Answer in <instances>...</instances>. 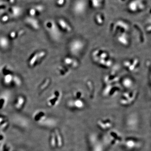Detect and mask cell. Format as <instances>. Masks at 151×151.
Here are the masks:
<instances>
[{
	"label": "cell",
	"mask_w": 151,
	"mask_h": 151,
	"mask_svg": "<svg viewBox=\"0 0 151 151\" xmlns=\"http://www.w3.org/2000/svg\"><path fill=\"white\" fill-rule=\"evenodd\" d=\"M105 145L115 146L122 142L123 137L120 132L116 130H110L102 137Z\"/></svg>",
	"instance_id": "1"
},
{
	"label": "cell",
	"mask_w": 151,
	"mask_h": 151,
	"mask_svg": "<svg viewBox=\"0 0 151 151\" xmlns=\"http://www.w3.org/2000/svg\"><path fill=\"white\" fill-rule=\"evenodd\" d=\"M44 25L49 35L53 40H59L61 37V31L58 26L56 22L52 20H47L45 22Z\"/></svg>",
	"instance_id": "2"
},
{
	"label": "cell",
	"mask_w": 151,
	"mask_h": 151,
	"mask_svg": "<svg viewBox=\"0 0 151 151\" xmlns=\"http://www.w3.org/2000/svg\"><path fill=\"white\" fill-rule=\"evenodd\" d=\"M47 55V52L40 50L34 52L31 55L28 60V65L30 68L35 67L42 62Z\"/></svg>",
	"instance_id": "3"
},
{
	"label": "cell",
	"mask_w": 151,
	"mask_h": 151,
	"mask_svg": "<svg viewBox=\"0 0 151 151\" xmlns=\"http://www.w3.org/2000/svg\"><path fill=\"white\" fill-rule=\"evenodd\" d=\"M123 145L128 151L138 150L142 148L143 142L140 139L134 137H128L123 140Z\"/></svg>",
	"instance_id": "4"
},
{
	"label": "cell",
	"mask_w": 151,
	"mask_h": 151,
	"mask_svg": "<svg viewBox=\"0 0 151 151\" xmlns=\"http://www.w3.org/2000/svg\"><path fill=\"white\" fill-rule=\"evenodd\" d=\"M89 145L92 151H104L105 144L102 138H100L97 134H92L89 137Z\"/></svg>",
	"instance_id": "5"
},
{
	"label": "cell",
	"mask_w": 151,
	"mask_h": 151,
	"mask_svg": "<svg viewBox=\"0 0 151 151\" xmlns=\"http://www.w3.org/2000/svg\"><path fill=\"white\" fill-rule=\"evenodd\" d=\"M147 7L146 0H131L127 6L128 11L132 14L142 12Z\"/></svg>",
	"instance_id": "6"
},
{
	"label": "cell",
	"mask_w": 151,
	"mask_h": 151,
	"mask_svg": "<svg viewBox=\"0 0 151 151\" xmlns=\"http://www.w3.org/2000/svg\"><path fill=\"white\" fill-rule=\"evenodd\" d=\"M84 46L85 43L83 40L76 39L70 42L68 46V49L71 54L74 55H77L83 50Z\"/></svg>",
	"instance_id": "7"
},
{
	"label": "cell",
	"mask_w": 151,
	"mask_h": 151,
	"mask_svg": "<svg viewBox=\"0 0 151 151\" xmlns=\"http://www.w3.org/2000/svg\"><path fill=\"white\" fill-rule=\"evenodd\" d=\"M137 95V92L135 91L124 92L121 96L119 102L121 105L123 106H129L134 102Z\"/></svg>",
	"instance_id": "8"
},
{
	"label": "cell",
	"mask_w": 151,
	"mask_h": 151,
	"mask_svg": "<svg viewBox=\"0 0 151 151\" xmlns=\"http://www.w3.org/2000/svg\"><path fill=\"white\" fill-rule=\"evenodd\" d=\"M62 93L60 90H55L47 98V105L50 108H54L57 106L61 101Z\"/></svg>",
	"instance_id": "9"
},
{
	"label": "cell",
	"mask_w": 151,
	"mask_h": 151,
	"mask_svg": "<svg viewBox=\"0 0 151 151\" xmlns=\"http://www.w3.org/2000/svg\"><path fill=\"white\" fill-rule=\"evenodd\" d=\"M87 7L86 0H75L72 6V10L76 14L80 15L86 12Z\"/></svg>",
	"instance_id": "10"
},
{
	"label": "cell",
	"mask_w": 151,
	"mask_h": 151,
	"mask_svg": "<svg viewBox=\"0 0 151 151\" xmlns=\"http://www.w3.org/2000/svg\"><path fill=\"white\" fill-rule=\"evenodd\" d=\"M97 126L100 130L107 132L113 127V122L110 118H101L97 120Z\"/></svg>",
	"instance_id": "11"
},
{
	"label": "cell",
	"mask_w": 151,
	"mask_h": 151,
	"mask_svg": "<svg viewBox=\"0 0 151 151\" xmlns=\"http://www.w3.org/2000/svg\"><path fill=\"white\" fill-rule=\"evenodd\" d=\"M68 107L73 110H81L85 106V102L83 99H73L68 100L67 103Z\"/></svg>",
	"instance_id": "12"
},
{
	"label": "cell",
	"mask_w": 151,
	"mask_h": 151,
	"mask_svg": "<svg viewBox=\"0 0 151 151\" xmlns=\"http://www.w3.org/2000/svg\"><path fill=\"white\" fill-rule=\"evenodd\" d=\"M123 65L124 67L130 71V72H135L137 70L139 65V60L138 58H135L132 60H126L123 63Z\"/></svg>",
	"instance_id": "13"
},
{
	"label": "cell",
	"mask_w": 151,
	"mask_h": 151,
	"mask_svg": "<svg viewBox=\"0 0 151 151\" xmlns=\"http://www.w3.org/2000/svg\"><path fill=\"white\" fill-rule=\"evenodd\" d=\"M56 23L60 31L65 33H70L72 32V27L65 19H58Z\"/></svg>",
	"instance_id": "14"
},
{
	"label": "cell",
	"mask_w": 151,
	"mask_h": 151,
	"mask_svg": "<svg viewBox=\"0 0 151 151\" xmlns=\"http://www.w3.org/2000/svg\"><path fill=\"white\" fill-rule=\"evenodd\" d=\"M45 10V7L44 6L42 5H37L30 8L28 13L29 17L35 18L41 14Z\"/></svg>",
	"instance_id": "15"
},
{
	"label": "cell",
	"mask_w": 151,
	"mask_h": 151,
	"mask_svg": "<svg viewBox=\"0 0 151 151\" xmlns=\"http://www.w3.org/2000/svg\"><path fill=\"white\" fill-rule=\"evenodd\" d=\"M139 120L136 114H131L127 117L126 120L127 127L131 129H134L138 127Z\"/></svg>",
	"instance_id": "16"
},
{
	"label": "cell",
	"mask_w": 151,
	"mask_h": 151,
	"mask_svg": "<svg viewBox=\"0 0 151 151\" xmlns=\"http://www.w3.org/2000/svg\"><path fill=\"white\" fill-rule=\"evenodd\" d=\"M24 22L28 26L34 30H38L40 28L39 22L35 18L28 17L25 19Z\"/></svg>",
	"instance_id": "17"
},
{
	"label": "cell",
	"mask_w": 151,
	"mask_h": 151,
	"mask_svg": "<svg viewBox=\"0 0 151 151\" xmlns=\"http://www.w3.org/2000/svg\"><path fill=\"white\" fill-rule=\"evenodd\" d=\"M116 29H119V32L122 33H127L129 29V25L127 22L123 20H119L116 22L115 24Z\"/></svg>",
	"instance_id": "18"
},
{
	"label": "cell",
	"mask_w": 151,
	"mask_h": 151,
	"mask_svg": "<svg viewBox=\"0 0 151 151\" xmlns=\"http://www.w3.org/2000/svg\"><path fill=\"white\" fill-rule=\"evenodd\" d=\"M88 4L94 9H100L105 6V0H89Z\"/></svg>",
	"instance_id": "19"
},
{
	"label": "cell",
	"mask_w": 151,
	"mask_h": 151,
	"mask_svg": "<svg viewBox=\"0 0 151 151\" xmlns=\"http://www.w3.org/2000/svg\"><path fill=\"white\" fill-rule=\"evenodd\" d=\"M63 63L69 68H76L78 65V62L76 60L70 57H65L63 59Z\"/></svg>",
	"instance_id": "20"
},
{
	"label": "cell",
	"mask_w": 151,
	"mask_h": 151,
	"mask_svg": "<svg viewBox=\"0 0 151 151\" xmlns=\"http://www.w3.org/2000/svg\"><path fill=\"white\" fill-rule=\"evenodd\" d=\"M117 87H113L112 85H108L103 91V95L105 97H111L119 92Z\"/></svg>",
	"instance_id": "21"
},
{
	"label": "cell",
	"mask_w": 151,
	"mask_h": 151,
	"mask_svg": "<svg viewBox=\"0 0 151 151\" xmlns=\"http://www.w3.org/2000/svg\"><path fill=\"white\" fill-rule=\"evenodd\" d=\"M25 103L26 99L24 96L19 95L16 99L14 106L17 111H21L23 108Z\"/></svg>",
	"instance_id": "22"
},
{
	"label": "cell",
	"mask_w": 151,
	"mask_h": 151,
	"mask_svg": "<svg viewBox=\"0 0 151 151\" xmlns=\"http://www.w3.org/2000/svg\"><path fill=\"white\" fill-rule=\"evenodd\" d=\"M22 12V9L19 6H13L9 9V14L12 17H18L21 14Z\"/></svg>",
	"instance_id": "23"
},
{
	"label": "cell",
	"mask_w": 151,
	"mask_h": 151,
	"mask_svg": "<svg viewBox=\"0 0 151 151\" xmlns=\"http://www.w3.org/2000/svg\"><path fill=\"white\" fill-rule=\"evenodd\" d=\"M25 33L24 29H20L19 30H12L9 33L8 38L10 40H15L19 37L23 35Z\"/></svg>",
	"instance_id": "24"
},
{
	"label": "cell",
	"mask_w": 151,
	"mask_h": 151,
	"mask_svg": "<svg viewBox=\"0 0 151 151\" xmlns=\"http://www.w3.org/2000/svg\"><path fill=\"white\" fill-rule=\"evenodd\" d=\"M10 45V40L5 36H0V48L3 50L8 49Z\"/></svg>",
	"instance_id": "25"
},
{
	"label": "cell",
	"mask_w": 151,
	"mask_h": 151,
	"mask_svg": "<svg viewBox=\"0 0 151 151\" xmlns=\"http://www.w3.org/2000/svg\"><path fill=\"white\" fill-rule=\"evenodd\" d=\"M118 42L124 46H127L129 44V40L127 33H122L119 34L117 38Z\"/></svg>",
	"instance_id": "26"
},
{
	"label": "cell",
	"mask_w": 151,
	"mask_h": 151,
	"mask_svg": "<svg viewBox=\"0 0 151 151\" xmlns=\"http://www.w3.org/2000/svg\"><path fill=\"white\" fill-rule=\"evenodd\" d=\"M57 73L61 76H68L70 73V68L66 65H60L57 68Z\"/></svg>",
	"instance_id": "27"
},
{
	"label": "cell",
	"mask_w": 151,
	"mask_h": 151,
	"mask_svg": "<svg viewBox=\"0 0 151 151\" xmlns=\"http://www.w3.org/2000/svg\"><path fill=\"white\" fill-rule=\"evenodd\" d=\"M56 137L57 147L61 148L63 145V138L60 130L58 129H55L54 130Z\"/></svg>",
	"instance_id": "28"
},
{
	"label": "cell",
	"mask_w": 151,
	"mask_h": 151,
	"mask_svg": "<svg viewBox=\"0 0 151 151\" xmlns=\"http://www.w3.org/2000/svg\"><path fill=\"white\" fill-rule=\"evenodd\" d=\"M46 119V114L43 111H36L33 115V119L36 122H44Z\"/></svg>",
	"instance_id": "29"
},
{
	"label": "cell",
	"mask_w": 151,
	"mask_h": 151,
	"mask_svg": "<svg viewBox=\"0 0 151 151\" xmlns=\"http://www.w3.org/2000/svg\"><path fill=\"white\" fill-rule=\"evenodd\" d=\"M51 80L50 78H46L44 79L39 86L38 90L40 94L43 92L45 90L48 88L51 84Z\"/></svg>",
	"instance_id": "30"
},
{
	"label": "cell",
	"mask_w": 151,
	"mask_h": 151,
	"mask_svg": "<svg viewBox=\"0 0 151 151\" xmlns=\"http://www.w3.org/2000/svg\"><path fill=\"white\" fill-rule=\"evenodd\" d=\"M94 21L98 25H102L105 23V17L104 14L100 12L97 13L94 17Z\"/></svg>",
	"instance_id": "31"
},
{
	"label": "cell",
	"mask_w": 151,
	"mask_h": 151,
	"mask_svg": "<svg viewBox=\"0 0 151 151\" xmlns=\"http://www.w3.org/2000/svg\"><path fill=\"white\" fill-rule=\"evenodd\" d=\"M98 64L104 67L109 68L111 67L113 64V61L111 60L108 58L105 59H100L95 60Z\"/></svg>",
	"instance_id": "32"
},
{
	"label": "cell",
	"mask_w": 151,
	"mask_h": 151,
	"mask_svg": "<svg viewBox=\"0 0 151 151\" xmlns=\"http://www.w3.org/2000/svg\"><path fill=\"white\" fill-rule=\"evenodd\" d=\"M22 84V81L21 78L18 76L14 74L11 86L14 87H19L21 86Z\"/></svg>",
	"instance_id": "33"
},
{
	"label": "cell",
	"mask_w": 151,
	"mask_h": 151,
	"mask_svg": "<svg viewBox=\"0 0 151 151\" xmlns=\"http://www.w3.org/2000/svg\"><path fill=\"white\" fill-rule=\"evenodd\" d=\"M1 73L4 76L8 74H14V71L9 65H4L1 68Z\"/></svg>",
	"instance_id": "34"
},
{
	"label": "cell",
	"mask_w": 151,
	"mask_h": 151,
	"mask_svg": "<svg viewBox=\"0 0 151 151\" xmlns=\"http://www.w3.org/2000/svg\"><path fill=\"white\" fill-rule=\"evenodd\" d=\"M14 74H8L3 76V82L5 85L8 86H11Z\"/></svg>",
	"instance_id": "35"
},
{
	"label": "cell",
	"mask_w": 151,
	"mask_h": 151,
	"mask_svg": "<svg viewBox=\"0 0 151 151\" xmlns=\"http://www.w3.org/2000/svg\"><path fill=\"white\" fill-rule=\"evenodd\" d=\"M122 84L126 89H129L134 85V81L129 77H126L122 81Z\"/></svg>",
	"instance_id": "36"
},
{
	"label": "cell",
	"mask_w": 151,
	"mask_h": 151,
	"mask_svg": "<svg viewBox=\"0 0 151 151\" xmlns=\"http://www.w3.org/2000/svg\"><path fill=\"white\" fill-rule=\"evenodd\" d=\"M119 78L118 76L108 75L105 76V78H104V81H105V83L109 84H112L113 82L118 81Z\"/></svg>",
	"instance_id": "37"
},
{
	"label": "cell",
	"mask_w": 151,
	"mask_h": 151,
	"mask_svg": "<svg viewBox=\"0 0 151 151\" xmlns=\"http://www.w3.org/2000/svg\"><path fill=\"white\" fill-rule=\"evenodd\" d=\"M50 147L52 149H55L57 147V143L56 137L54 131L51 132L50 137Z\"/></svg>",
	"instance_id": "38"
},
{
	"label": "cell",
	"mask_w": 151,
	"mask_h": 151,
	"mask_svg": "<svg viewBox=\"0 0 151 151\" xmlns=\"http://www.w3.org/2000/svg\"><path fill=\"white\" fill-rule=\"evenodd\" d=\"M73 96L74 99H83L84 94L81 90H76L73 92Z\"/></svg>",
	"instance_id": "39"
},
{
	"label": "cell",
	"mask_w": 151,
	"mask_h": 151,
	"mask_svg": "<svg viewBox=\"0 0 151 151\" xmlns=\"http://www.w3.org/2000/svg\"><path fill=\"white\" fill-rule=\"evenodd\" d=\"M10 19L11 17L8 13L3 14L0 17V21L2 23L6 24L10 20Z\"/></svg>",
	"instance_id": "40"
},
{
	"label": "cell",
	"mask_w": 151,
	"mask_h": 151,
	"mask_svg": "<svg viewBox=\"0 0 151 151\" xmlns=\"http://www.w3.org/2000/svg\"><path fill=\"white\" fill-rule=\"evenodd\" d=\"M7 100V97L5 96H2L0 97V110L4 107L6 104Z\"/></svg>",
	"instance_id": "41"
},
{
	"label": "cell",
	"mask_w": 151,
	"mask_h": 151,
	"mask_svg": "<svg viewBox=\"0 0 151 151\" xmlns=\"http://www.w3.org/2000/svg\"><path fill=\"white\" fill-rule=\"evenodd\" d=\"M67 2V0H55V4L58 7H63Z\"/></svg>",
	"instance_id": "42"
},
{
	"label": "cell",
	"mask_w": 151,
	"mask_h": 151,
	"mask_svg": "<svg viewBox=\"0 0 151 151\" xmlns=\"http://www.w3.org/2000/svg\"><path fill=\"white\" fill-rule=\"evenodd\" d=\"M7 8V5L4 3L0 2V11H4Z\"/></svg>",
	"instance_id": "43"
},
{
	"label": "cell",
	"mask_w": 151,
	"mask_h": 151,
	"mask_svg": "<svg viewBox=\"0 0 151 151\" xmlns=\"http://www.w3.org/2000/svg\"><path fill=\"white\" fill-rule=\"evenodd\" d=\"M4 1L8 4H14L16 1V0H4Z\"/></svg>",
	"instance_id": "44"
},
{
	"label": "cell",
	"mask_w": 151,
	"mask_h": 151,
	"mask_svg": "<svg viewBox=\"0 0 151 151\" xmlns=\"http://www.w3.org/2000/svg\"><path fill=\"white\" fill-rule=\"evenodd\" d=\"M146 30H147V31L148 32H150L151 31V25L150 24L149 25H148L147 26V29H146Z\"/></svg>",
	"instance_id": "45"
},
{
	"label": "cell",
	"mask_w": 151,
	"mask_h": 151,
	"mask_svg": "<svg viewBox=\"0 0 151 151\" xmlns=\"http://www.w3.org/2000/svg\"><path fill=\"white\" fill-rule=\"evenodd\" d=\"M121 1L122 2H125L126 1H128V0H121Z\"/></svg>",
	"instance_id": "46"
}]
</instances>
